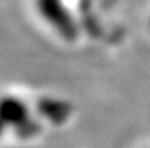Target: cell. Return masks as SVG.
I'll return each instance as SVG.
<instances>
[{"label": "cell", "instance_id": "1", "mask_svg": "<svg viewBox=\"0 0 150 148\" xmlns=\"http://www.w3.org/2000/svg\"><path fill=\"white\" fill-rule=\"evenodd\" d=\"M38 8L41 15H44V18L52 24V27L61 32L67 39L74 36V26L73 21H70L65 8L62 6V0H38Z\"/></svg>", "mask_w": 150, "mask_h": 148}, {"label": "cell", "instance_id": "2", "mask_svg": "<svg viewBox=\"0 0 150 148\" xmlns=\"http://www.w3.org/2000/svg\"><path fill=\"white\" fill-rule=\"evenodd\" d=\"M11 121L14 124H28V107L26 104L21 103L14 97H8L6 100L0 101V119Z\"/></svg>", "mask_w": 150, "mask_h": 148}]
</instances>
